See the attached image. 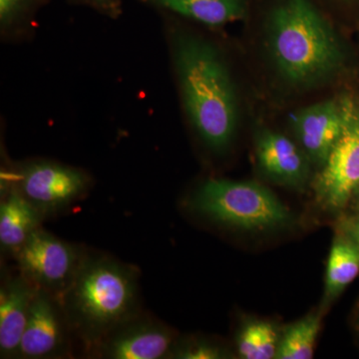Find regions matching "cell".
I'll return each mask as SVG.
<instances>
[{
	"instance_id": "cell-6",
	"label": "cell",
	"mask_w": 359,
	"mask_h": 359,
	"mask_svg": "<svg viewBox=\"0 0 359 359\" xmlns=\"http://www.w3.org/2000/svg\"><path fill=\"white\" fill-rule=\"evenodd\" d=\"M359 185V119L349 112L344 131L316 182L318 202L328 209L344 207Z\"/></svg>"
},
{
	"instance_id": "cell-16",
	"label": "cell",
	"mask_w": 359,
	"mask_h": 359,
	"mask_svg": "<svg viewBox=\"0 0 359 359\" xmlns=\"http://www.w3.org/2000/svg\"><path fill=\"white\" fill-rule=\"evenodd\" d=\"M320 313L309 314L285 330L280 337L276 359H311L320 334Z\"/></svg>"
},
{
	"instance_id": "cell-19",
	"label": "cell",
	"mask_w": 359,
	"mask_h": 359,
	"mask_svg": "<svg viewBox=\"0 0 359 359\" xmlns=\"http://www.w3.org/2000/svg\"><path fill=\"white\" fill-rule=\"evenodd\" d=\"M175 358L183 359L224 358V353L219 347L207 341H194L177 348Z\"/></svg>"
},
{
	"instance_id": "cell-12",
	"label": "cell",
	"mask_w": 359,
	"mask_h": 359,
	"mask_svg": "<svg viewBox=\"0 0 359 359\" xmlns=\"http://www.w3.org/2000/svg\"><path fill=\"white\" fill-rule=\"evenodd\" d=\"M37 287L22 276L2 285L0 292V353L20 355L21 339Z\"/></svg>"
},
{
	"instance_id": "cell-7",
	"label": "cell",
	"mask_w": 359,
	"mask_h": 359,
	"mask_svg": "<svg viewBox=\"0 0 359 359\" xmlns=\"http://www.w3.org/2000/svg\"><path fill=\"white\" fill-rule=\"evenodd\" d=\"M18 181L16 190L42 212L70 204L83 194L89 183L80 170L48 161L25 165L18 172Z\"/></svg>"
},
{
	"instance_id": "cell-1",
	"label": "cell",
	"mask_w": 359,
	"mask_h": 359,
	"mask_svg": "<svg viewBox=\"0 0 359 359\" xmlns=\"http://www.w3.org/2000/svg\"><path fill=\"white\" fill-rule=\"evenodd\" d=\"M172 57L184 109L207 147L222 152L238 125V99L226 60L218 47L197 35L175 32Z\"/></svg>"
},
{
	"instance_id": "cell-10",
	"label": "cell",
	"mask_w": 359,
	"mask_h": 359,
	"mask_svg": "<svg viewBox=\"0 0 359 359\" xmlns=\"http://www.w3.org/2000/svg\"><path fill=\"white\" fill-rule=\"evenodd\" d=\"M173 341L171 332L159 323L126 321L107 335L103 353L113 359H159L171 353Z\"/></svg>"
},
{
	"instance_id": "cell-15",
	"label": "cell",
	"mask_w": 359,
	"mask_h": 359,
	"mask_svg": "<svg viewBox=\"0 0 359 359\" xmlns=\"http://www.w3.org/2000/svg\"><path fill=\"white\" fill-rule=\"evenodd\" d=\"M359 275V248L349 238L334 241L325 273V301H332Z\"/></svg>"
},
{
	"instance_id": "cell-21",
	"label": "cell",
	"mask_w": 359,
	"mask_h": 359,
	"mask_svg": "<svg viewBox=\"0 0 359 359\" xmlns=\"http://www.w3.org/2000/svg\"><path fill=\"white\" fill-rule=\"evenodd\" d=\"M344 231L348 236L349 240L359 248V216L349 219L344 226Z\"/></svg>"
},
{
	"instance_id": "cell-13",
	"label": "cell",
	"mask_w": 359,
	"mask_h": 359,
	"mask_svg": "<svg viewBox=\"0 0 359 359\" xmlns=\"http://www.w3.org/2000/svg\"><path fill=\"white\" fill-rule=\"evenodd\" d=\"M165 15L179 16L209 27H219L244 18V0H139Z\"/></svg>"
},
{
	"instance_id": "cell-3",
	"label": "cell",
	"mask_w": 359,
	"mask_h": 359,
	"mask_svg": "<svg viewBox=\"0 0 359 359\" xmlns=\"http://www.w3.org/2000/svg\"><path fill=\"white\" fill-rule=\"evenodd\" d=\"M65 297L77 330L91 340L102 339L130 320L136 304V278L131 269L112 259L82 261Z\"/></svg>"
},
{
	"instance_id": "cell-9",
	"label": "cell",
	"mask_w": 359,
	"mask_h": 359,
	"mask_svg": "<svg viewBox=\"0 0 359 359\" xmlns=\"http://www.w3.org/2000/svg\"><path fill=\"white\" fill-rule=\"evenodd\" d=\"M65 342V325L60 309L50 292L36 289L22 339L20 355L45 358L57 354Z\"/></svg>"
},
{
	"instance_id": "cell-8",
	"label": "cell",
	"mask_w": 359,
	"mask_h": 359,
	"mask_svg": "<svg viewBox=\"0 0 359 359\" xmlns=\"http://www.w3.org/2000/svg\"><path fill=\"white\" fill-rule=\"evenodd\" d=\"M351 107L337 101L313 104L292 116V128L302 150L323 165L344 131Z\"/></svg>"
},
{
	"instance_id": "cell-18",
	"label": "cell",
	"mask_w": 359,
	"mask_h": 359,
	"mask_svg": "<svg viewBox=\"0 0 359 359\" xmlns=\"http://www.w3.org/2000/svg\"><path fill=\"white\" fill-rule=\"evenodd\" d=\"M50 0H0V29L4 36L27 32L42 7Z\"/></svg>"
},
{
	"instance_id": "cell-4",
	"label": "cell",
	"mask_w": 359,
	"mask_h": 359,
	"mask_svg": "<svg viewBox=\"0 0 359 359\" xmlns=\"http://www.w3.org/2000/svg\"><path fill=\"white\" fill-rule=\"evenodd\" d=\"M192 204L212 221L242 230H276L292 221L289 208L255 182L208 180L194 195Z\"/></svg>"
},
{
	"instance_id": "cell-5",
	"label": "cell",
	"mask_w": 359,
	"mask_h": 359,
	"mask_svg": "<svg viewBox=\"0 0 359 359\" xmlns=\"http://www.w3.org/2000/svg\"><path fill=\"white\" fill-rule=\"evenodd\" d=\"M15 256L26 280L50 294H65L82 263L74 248L40 229Z\"/></svg>"
},
{
	"instance_id": "cell-14",
	"label": "cell",
	"mask_w": 359,
	"mask_h": 359,
	"mask_svg": "<svg viewBox=\"0 0 359 359\" xmlns=\"http://www.w3.org/2000/svg\"><path fill=\"white\" fill-rule=\"evenodd\" d=\"M41 212L16 189L7 194L0 205L2 250L16 254L30 236L39 230Z\"/></svg>"
},
{
	"instance_id": "cell-20",
	"label": "cell",
	"mask_w": 359,
	"mask_h": 359,
	"mask_svg": "<svg viewBox=\"0 0 359 359\" xmlns=\"http://www.w3.org/2000/svg\"><path fill=\"white\" fill-rule=\"evenodd\" d=\"M70 4L89 7L106 18H119L123 13L122 0H68Z\"/></svg>"
},
{
	"instance_id": "cell-17",
	"label": "cell",
	"mask_w": 359,
	"mask_h": 359,
	"mask_svg": "<svg viewBox=\"0 0 359 359\" xmlns=\"http://www.w3.org/2000/svg\"><path fill=\"white\" fill-rule=\"evenodd\" d=\"M280 340V335L273 323L252 320L238 332V353L245 359L276 358Z\"/></svg>"
},
{
	"instance_id": "cell-2",
	"label": "cell",
	"mask_w": 359,
	"mask_h": 359,
	"mask_svg": "<svg viewBox=\"0 0 359 359\" xmlns=\"http://www.w3.org/2000/svg\"><path fill=\"white\" fill-rule=\"evenodd\" d=\"M269 47L278 71L294 84L325 78L341 59L334 33L309 0H283L273 9Z\"/></svg>"
},
{
	"instance_id": "cell-11",
	"label": "cell",
	"mask_w": 359,
	"mask_h": 359,
	"mask_svg": "<svg viewBox=\"0 0 359 359\" xmlns=\"http://www.w3.org/2000/svg\"><path fill=\"white\" fill-rule=\"evenodd\" d=\"M257 162L262 171L283 185L299 187L308 175L306 157L285 135L264 130L256 141Z\"/></svg>"
}]
</instances>
